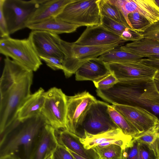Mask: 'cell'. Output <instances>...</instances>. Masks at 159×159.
<instances>
[{
	"label": "cell",
	"instance_id": "cell-1",
	"mask_svg": "<svg viewBox=\"0 0 159 159\" xmlns=\"http://www.w3.org/2000/svg\"><path fill=\"white\" fill-rule=\"evenodd\" d=\"M47 123L41 114L15 120L0 133V157L30 159L38 139Z\"/></svg>",
	"mask_w": 159,
	"mask_h": 159
},
{
	"label": "cell",
	"instance_id": "cell-2",
	"mask_svg": "<svg viewBox=\"0 0 159 159\" xmlns=\"http://www.w3.org/2000/svg\"><path fill=\"white\" fill-rule=\"evenodd\" d=\"M33 77V71H30L0 95V133L16 118L20 107L31 94Z\"/></svg>",
	"mask_w": 159,
	"mask_h": 159
},
{
	"label": "cell",
	"instance_id": "cell-3",
	"mask_svg": "<svg viewBox=\"0 0 159 159\" xmlns=\"http://www.w3.org/2000/svg\"><path fill=\"white\" fill-rule=\"evenodd\" d=\"M124 42L103 45L84 46L74 42L59 40L60 48L64 55L63 71L67 78L75 73L78 69L87 61L100 56L116 47Z\"/></svg>",
	"mask_w": 159,
	"mask_h": 159
},
{
	"label": "cell",
	"instance_id": "cell-4",
	"mask_svg": "<svg viewBox=\"0 0 159 159\" xmlns=\"http://www.w3.org/2000/svg\"><path fill=\"white\" fill-rule=\"evenodd\" d=\"M144 84L133 85L121 80L110 88L106 90L97 89L96 92L98 96L112 104L148 108L154 113L159 115V105L139 97Z\"/></svg>",
	"mask_w": 159,
	"mask_h": 159
},
{
	"label": "cell",
	"instance_id": "cell-5",
	"mask_svg": "<svg viewBox=\"0 0 159 159\" xmlns=\"http://www.w3.org/2000/svg\"><path fill=\"white\" fill-rule=\"evenodd\" d=\"M98 0H74L68 4L56 18L79 26L101 25Z\"/></svg>",
	"mask_w": 159,
	"mask_h": 159
},
{
	"label": "cell",
	"instance_id": "cell-6",
	"mask_svg": "<svg viewBox=\"0 0 159 159\" xmlns=\"http://www.w3.org/2000/svg\"><path fill=\"white\" fill-rule=\"evenodd\" d=\"M0 53L32 71H37L42 64L28 38L18 39L10 36L1 38Z\"/></svg>",
	"mask_w": 159,
	"mask_h": 159
},
{
	"label": "cell",
	"instance_id": "cell-7",
	"mask_svg": "<svg viewBox=\"0 0 159 159\" xmlns=\"http://www.w3.org/2000/svg\"><path fill=\"white\" fill-rule=\"evenodd\" d=\"M44 0H0L10 34L26 27L27 20Z\"/></svg>",
	"mask_w": 159,
	"mask_h": 159
},
{
	"label": "cell",
	"instance_id": "cell-8",
	"mask_svg": "<svg viewBox=\"0 0 159 159\" xmlns=\"http://www.w3.org/2000/svg\"><path fill=\"white\" fill-rule=\"evenodd\" d=\"M41 114L47 124L55 130L66 129V96L61 89L52 87L45 92Z\"/></svg>",
	"mask_w": 159,
	"mask_h": 159
},
{
	"label": "cell",
	"instance_id": "cell-9",
	"mask_svg": "<svg viewBox=\"0 0 159 159\" xmlns=\"http://www.w3.org/2000/svg\"><path fill=\"white\" fill-rule=\"evenodd\" d=\"M141 59L127 63H106L111 73L118 80L132 81L139 85L153 80L157 71L156 69L142 63Z\"/></svg>",
	"mask_w": 159,
	"mask_h": 159
},
{
	"label": "cell",
	"instance_id": "cell-10",
	"mask_svg": "<svg viewBox=\"0 0 159 159\" xmlns=\"http://www.w3.org/2000/svg\"><path fill=\"white\" fill-rule=\"evenodd\" d=\"M108 105L104 102L96 101L86 112L80 127L84 131L92 134L119 128L108 113Z\"/></svg>",
	"mask_w": 159,
	"mask_h": 159
},
{
	"label": "cell",
	"instance_id": "cell-11",
	"mask_svg": "<svg viewBox=\"0 0 159 159\" xmlns=\"http://www.w3.org/2000/svg\"><path fill=\"white\" fill-rule=\"evenodd\" d=\"M66 129L79 135L78 129L84 116L92 104L97 100L86 91L72 96H66Z\"/></svg>",
	"mask_w": 159,
	"mask_h": 159
},
{
	"label": "cell",
	"instance_id": "cell-12",
	"mask_svg": "<svg viewBox=\"0 0 159 159\" xmlns=\"http://www.w3.org/2000/svg\"><path fill=\"white\" fill-rule=\"evenodd\" d=\"M113 107L124 116L139 134L154 129L159 120L146 108L137 106L112 104Z\"/></svg>",
	"mask_w": 159,
	"mask_h": 159
},
{
	"label": "cell",
	"instance_id": "cell-13",
	"mask_svg": "<svg viewBox=\"0 0 159 159\" xmlns=\"http://www.w3.org/2000/svg\"><path fill=\"white\" fill-rule=\"evenodd\" d=\"M133 139L132 137L125 134L119 128L96 134L84 131L83 136L79 138L80 142L87 150L96 146L103 147L111 144L118 145L123 149L130 144Z\"/></svg>",
	"mask_w": 159,
	"mask_h": 159
},
{
	"label": "cell",
	"instance_id": "cell-14",
	"mask_svg": "<svg viewBox=\"0 0 159 159\" xmlns=\"http://www.w3.org/2000/svg\"><path fill=\"white\" fill-rule=\"evenodd\" d=\"M28 38L39 57H54L63 60L64 55L60 47V38L58 34L45 31L33 30Z\"/></svg>",
	"mask_w": 159,
	"mask_h": 159
},
{
	"label": "cell",
	"instance_id": "cell-15",
	"mask_svg": "<svg viewBox=\"0 0 159 159\" xmlns=\"http://www.w3.org/2000/svg\"><path fill=\"white\" fill-rule=\"evenodd\" d=\"M123 14L129 25L132 27L128 15L137 12L151 24L159 20V7L154 0H111Z\"/></svg>",
	"mask_w": 159,
	"mask_h": 159
},
{
	"label": "cell",
	"instance_id": "cell-16",
	"mask_svg": "<svg viewBox=\"0 0 159 159\" xmlns=\"http://www.w3.org/2000/svg\"><path fill=\"white\" fill-rule=\"evenodd\" d=\"M123 41L121 37L102 25L89 26L74 42L84 46L107 45Z\"/></svg>",
	"mask_w": 159,
	"mask_h": 159
},
{
	"label": "cell",
	"instance_id": "cell-17",
	"mask_svg": "<svg viewBox=\"0 0 159 159\" xmlns=\"http://www.w3.org/2000/svg\"><path fill=\"white\" fill-rule=\"evenodd\" d=\"M74 0H44L27 20L26 27L29 25L56 18L65 7Z\"/></svg>",
	"mask_w": 159,
	"mask_h": 159
},
{
	"label": "cell",
	"instance_id": "cell-18",
	"mask_svg": "<svg viewBox=\"0 0 159 159\" xmlns=\"http://www.w3.org/2000/svg\"><path fill=\"white\" fill-rule=\"evenodd\" d=\"M58 144L55 129L47 124L38 139L30 159H45L54 152Z\"/></svg>",
	"mask_w": 159,
	"mask_h": 159
},
{
	"label": "cell",
	"instance_id": "cell-19",
	"mask_svg": "<svg viewBox=\"0 0 159 159\" xmlns=\"http://www.w3.org/2000/svg\"><path fill=\"white\" fill-rule=\"evenodd\" d=\"M106 63L98 57L90 60L82 65L75 73L77 81L96 82L111 74Z\"/></svg>",
	"mask_w": 159,
	"mask_h": 159
},
{
	"label": "cell",
	"instance_id": "cell-20",
	"mask_svg": "<svg viewBox=\"0 0 159 159\" xmlns=\"http://www.w3.org/2000/svg\"><path fill=\"white\" fill-rule=\"evenodd\" d=\"M55 130L59 144L86 159H100L93 149L87 150L84 148L79 135L66 129Z\"/></svg>",
	"mask_w": 159,
	"mask_h": 159
},
{
	"label": "cell",
	"instance_id": "cell-21",
	"mask_svg": "<svg viewBox=\"0 0 159 159\" xmlns=\"http://www.w3.org/2000/svg\"><path fill=\"white\" fill-rule=\"evenodd\" d=\"M30 71L31 70L17 61L8 57H6L0 78V95L6 92L17 80Z\"/></svg>",
	"mask_w": 159,
	"mask_h": 159
},
{
	"label": "cell",
	"instance_id": "cell-22",
	"mask_svg": "<svg viewBox=\"0 0 159 159\" xmlns=\"http://www.w3.org/2000/svg\"><path fill=\"white\" fill-rule=\"evenodd\" d=\"M45 92L43 89L40 88L34 93L31 94L19 109L17 119L22 120L40 114L45 102Z\"/></svg>",
	"mask_w": 159,
	"mask_h": 159
},
{
	"label": "cell",
	"instance_id": "cell-23",
	"mask_svg": "<svg viewBox=\"0 0 159 159\" xmlns=\"http://www.w3.org/2000/svg\"><path fill=\"white\" fill-rule=\"evenodd\" d=\"M122 50L148 58L149 56L159 55V41L143 38L120 46Z\"/></svg>",
	"mask_w": 159,
	"mask_h": 159
},
{
	"label": "cell",
	"instance_id": "cell-24",
	"mask_svg": "<svg viewBox=\"0 0 159 159\" xmlns=\"http://www.w3.org/2000/svg\"><path fill=\"white\" fill-rule=\"evenodd\" d=\"M101 25L120 36L125 42H134L143 38L142 33L105 16H102Z\"/></svg>",
	"mask_w": 159,
	"mask_h": 159
},
{
	"label": "cell",
	"instance_id": "cell-25",
	"mask_svg": "<svg viewBox=\"0 0 159 159\" xmlns=\"http://www.w3.org/2000/svg\"><path fill=\"white\" fill-rule=\"evenodd\" d=\"M79 26L53 18L37 23L27 25L26 28L33 30H40L59 34L75 31Z\"/></svg>",
	"mask_w": 159,
	"mask_h": 159
},
{
	"label": "cell",
	"instance_id": "cell-26",
	"mask_svg": "<svg viewBox=\"0 0 159 159\" xmlns=\"http://www.w3.org/2000/svg\"><path fill=\"white\" fill-rule=\"evenodd\" d=\"M119 47L102 54L98 58L105 63H126L143 58L141 56L124 51Z\"/></svg>",
	"mask_w": 159,
	"mask_h": 159
},
{
	"label": "cell",
	"instance_id": "cell-27",
	"mask_svg": "<svg viewBox=\"0 0 159 159\" xmlns=\"http://www.w3.org/2000/svg\"><path fill=\"white\" fill-rule=\"evenodd\" d=\"M98 2L101 16H106L130 27L122 13L111 0H98Z\"/></svg>",
	"mask_w": 159,
	"mask_h": 159
},
{
	"label": "cell",
	"instance_id": "cell-28",
	"mask_svg": "<svg viewBox=\"0 0 159 159\" xmlns=\"http://www.w3.org/2000/svg\"><path fill=\"white\" fill-rule=\"evenodd\" d=\"M108 112L114 123L125 134L133 138L139 134V131L112 105H108Z\"/></svg>",
	"mask_w": 159,
	"mask_h": 159
},
{
	"label": "cell",
	"instance_id": "cell-29",
	"mask_svg": "<svg viewBox=\"0 0 159 159\" xmlns=\"http://www.w3.org/2000/svg\"><path fill=\"white\" fill-rule=\"evenodd\" d=\"M133 139L147 145L159 156V134L154 128L139 134Z\"/></svg>",
	"mask_w": 159,
	"mask_h": 159
},
{
	"label": "cell",
	"instance_id": "cell-30",
	"mask_svg": "<svg viewBox=\"0 0 159 159\" xmlns=\"http://www.w3.org/2000/svg\"><path fill=\"white\" fill-rule=\"evenodd\" d=\"M100 159H122L123 149L117 145L111 144L106 146L93 148Z\"/></svg>",
	"mask_w": 159,
	"mask_h": 159
},
{
	"label": "cell",
	"instance_id": "cell-31",
	"mask_svg": "<svg viewBox=\"0 0 159 159\" xmlns=\"http://www.w3.org/2000/svg\"><path fill=\"white\" fill-rule=\"evenodd\" d=\"M128 19L132 28L142 34L151 24L146 19L137 12L129 14Z\"/></svg>",
	"mask_w": 159,
	"mask_h": 159
},
{
	"label": "cell",
	"instance_id": "cell-32",
	"mask_svg": "<svg viewBox=\"0 0 159 159\" xmlns=\"http://www.w3.org/2000/svg\"><path fill=\"white\" fill-rule=\"evenodd\" d=\"M138 142L133 139L130 144L123 149L122 159H138Z\"/></svg>",
	"mask_w": 159,
	"mask_h": 159
},
{
	"label": "cell",
	"instance_id": "cell-33",
	"mask_svg": "<svg viewBox=\"0 0 159 159\" xmlns=\"http://www.w3.org/2000/svg\"><path fill=\"white\" fill-rule=\"evenodd\" d=\"M118 82V80L111 73L99 80L93 83L97 89L106 90L111 87Z\"/></svg>",
	"mask_w": 159,
	"mask_h": 159
},
{
	"label": "cell",
	"instance_id": "cell-34",
	"mask_svg": "<svg viewBox=\"0 0 159 159\" xmlns=\"http://www.w3.org/2000/svg\"><path fill=\"white\" fill-rule=\"evenodd\" d=\"M158 156L148 146L138 142V159H157Z\"/></svg>",
	"mask_w": 159,
	"mask_h": 159
},
{
	"label": "cell",
	"instance_id": "cell-35",
	"mask_svg": "<svg viewBox=\"0 0 159 159\" xmlns=\"http://www.w3.org/2000/svg\"><path fill=\"white\" fill-rule=\"evenodd\" d=\"M143 38L159 41V20L151 24L143 33Z\"/></svg>",
	"mask_w": 159,
	"mask_h": 159
},
{
	"label": "cell",
	"instance_id": "cell-36",
	"mask_svg": "<svg viewBox=\"0 0 159 159\" xmlns=\"http://www.w3.org/2000/svg\"><path fill=\"white\" fill-rule=\"evenodd\" d=\"M41 60L44 61L47 65L54 70H63L62 60L54 57H39Z\"/></svg>",
	"mask_w": 159,
	"mask_h": 159
},
{
	"label": "cell",
	"instance_id": "cell-37",
	"mask_svg": "<svg viewBox=\"0 0 159 159\" xmlns=\"http://www.w3.org/2000/svg\"><path fill=\"white\" fill-rule=\"evenodd\" d=\"M55 159H75L66 148L59 144L54 152Z\"/></svg>",
	"mask_w": 159,
	"mask_h": 159
},
{
	"label": "cell",
	"instance_id": "cell-38",
	"mask_svg": "<svg viewBox=\"0 0 159 159\" xmlns=\"http://www.w3.org/2000/svg\"><path fill=\"white\" fill-rule=\"evenodd\" d=\"M7 23L2 9L0 8V35L1 38L9 36Z\"/></svg>",
	"mask_w": 159,
	"mask_h": 159
},
{
	"label": "cell",
	"instance_id": "cell-39",
	"mask_svg": "<svg viewBox=\"0 0 159 159\" xmlns=\"http://www.w3.org/2000/svg\"><path fill=\"white\" fill-rule=\"evenodd\" d=\"M141 61L145 65L159 71V58H145L141 59Z\"/></svg>",
	"mask_w": 159,
	"mask_h": 159
},
{
	"label": "cell",
	"instance_id": "cell-40",
	"mask_svg": "<svg viewBox=\"0 0 159 159\" xmlns=\"http://www.w3.org/2000/svg\"><path fill=\"white\" fill-rule=\"evenodd\" d=\"M70 154L75 158V159H86L83 157L78 155L67 148H66Z\"/></svg>",
	"mask_w": 159,
	"mask_h": 159
},
{
	"label": "cell",
	"instance_id": "cell-41",
	"mask_svg": "<svg viewBox=\"0 0 159 159\" xmlns=\"http://www.w3.org/2000/svg\"><path fill=\"white\" fill-rule=\"evenodd\" d=\"M153 81L157 90L159 92V80L153 79Z\"/></svg>",
	"mask_w": 159,
	"mask_h": 159
},
{
	"label": "cell",
	"instance_id": "cell-42",
	"mask_svg": "<svg viewBox=\"0 0 159 159\" xmlns=\"http://www.w3.org/2000/svg\"><path fill=\"white\" fill-rule=\"evenodd\" d=\"M0 159H16L14 157L10 156H7L1 157Z\"/></svg>",
	"mask_w": 159,
	"mask_h": 159
},
{
	"label": "cell",
	"instance_id": "cell-43",
	"mask_svg": "<svg viewBox=\"0 0 159 159\" xmlns=\"http://www.w3.org/2000/svg\"><path fill=\"white\" fill-rule=\"evenodd\" d=\"M45 159H55L54 155V152L49 155L45 158Z\"/></svg>",
	"mask_w": 159,
	"mask_h": 159
},
{
	"label": "cell",
	"instance_id": "cell-44",
	"mask_svg": "<svg viewBox=\"0 0 159 159\" xmlns=\"http://www.w3.org/2000/svg\"><path fill=\"white\" fill-rule=\"evenodd\" d=\"M154 129L159 134V120L158 121Z\"/></svg>",
	"mask_w": 159,
	"mask_h": 159
},
{
	"label": "cell",
	"instance_id": "cell-45",
	"mask_svg": "<svg viewBox=\"0 0 159 159\" xmlns=\"http://www.w3.org/2000/svg\"><path fill=\"white\" fill-rule=\"evenodd\" d=\"M154 79L159 80V71H157L156 72L154 76Z\"/></svg>",
	"mask_w": 159,
	"mask_h": 159
},
{
	"label": "cell",
	"instance_id": "cell-46",
	"mask_svg": "<svg viewBox=\"0 0 159 159\" xmlns=\"http://www.w3.org/2000/svg\"><path fill=\"white\" fill-rule=\"evenodd\" d=\"M159 58V55H151L148 57L147 58Z\"/></svg>",
	"mask_w": 159,
	"mask_h": 159
},
{
	"label": "cell",
	"instance_id": "cell-47",
	"mask_svg": "<svg viewBox=\"0 0 159 159\" xmlns=\"http://www.w3.org/2000/svg\"><path fill=\"white\" fill-rule=\"evenodd\" d=\"M155 2L157 4V5L159 7V0H155Z\"/></svg>",
	"mask_w": 159,
	"mask_h": 159
},
{
	"label": "cell",
	"instance_id": "cell-48",
	"mask_svg": "<svg viewBox=\"0 0 159 159\" xmlns=\"http://www.w3.org/2000/svg\"><path fill=\"white\" fill-rule=\"evenodd\" d=\"M157 159H159V156H158V157Z\"/></svg>",
	"mask_w": 159,
	"mask_h": 159
}]
</instances>
